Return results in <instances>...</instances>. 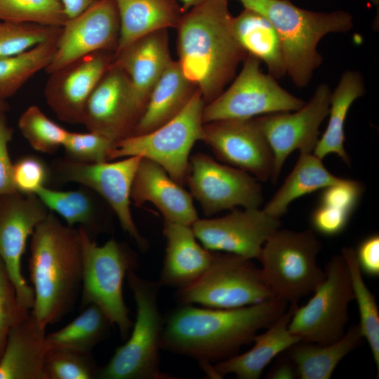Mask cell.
Listing matches in <instances>:
<instances>
[{"label":"cell","instance_id":"cell-1","mask_svg":"<svg viewBox=\"0 0 379 379\" xmlns=\"http://www.w3.org/2000/svg\"><path fill=\"white\" fill-rule=\"evenodd\" d=\"M274 297L262 302L230 309L180 305L165 318L161 349L191 357L206 371L237 354L258 331L267 328L287 309Z\"/></svg>","mask_w":379,"mask_h":379},{"label":"cell","instance_id":"cell-2","mask_svg":"<svg viewBox=\"0 0 379 379\" xmlns=\"http://www.w3.org/2000/svg\"><path fill=\"white\" fill-rule=\"evenodd\" d=\"M232 19L228 0H205L185 12L176 27L177 61L206 105L223 92L247 55Z\"/></svg>","mask_w":379,"mask_h":379},{"label":"cell","instance_id":"cell-3","mask_svg":"<svg viewBox=\"0 0 379 379\" xmlns=\"http://www.w3.org/2000/svg\"><path fill=\"white\" fill-rule=\"evenodd\" d=\"M28 266L34 293L30 311L46 328L71 311L81 293L82 254L79 228L62 224L50 212L31 236Z\"/></svg>","mask_w":379,"mask_h":379},{"label":"cell","instance_id":"cell-4","mask_svg":"<svg viewBox=\"0 0 379 379\" xmlns=\"http://www.w3.org/2000/svg\"><path fill=\"white\" fill-rule=\"evenodd\" d=\"M237 1L272 23L281 43L286 74L300 88L308 85L321 65L317 51L320 40L328 34L348 32L354 26L352 15L344 11H311L290 0Z\"/></svg>","mask_w":379,"mask_h":379},{"label":"cell","instance_id":"cell-5","mask_svg":"<svg viewBox=\"0 0 379 379\" xmlns=\"http://www.w3.org/2000/svg\"><path fill=\"white\" fill-rule=\"evenodd\" d=\"M136 305L131 335L117 347L108 362L99 367L98 379H173L160 368L164 318L159 307L161 287L157 281L139 277L135 270L126 274Z\"/></svg>","mask_w":379,"mask_h":379},{"label":"cell","instance_id":"cell-6","mask_svg":"<svg viewBox=\"0 0 379 379\" xmlns=\"http://www.w3.org/2000/svg\"><path fill=\"white\" fill-rule=\"evenodd\" d=\"M79 231L82 254L80 309L97 305L117 326L121 339L126 340L133 322L124 302L123 283L129 270L138 269V256L114 238L99 246L83 227H79Z\"/></svg>","mask_w":379,"mask_h":379},{"label":"cell","instance_id":"cell-7","mask_svg":"<svg viewBox=\"0 0 379 379\" xmlns=\"http://www.w3.org/2000/svg\"><path fill=\"white\" fill-rule=\"evenodd\" d=\"M321 249L313 230L278 229L268 237L258 260L262 277L275 297L297 303L320 286L326 278L317 262Z\"/></svg>","mask_w":379,"mask_h":379},{"label":"cell","instance_id":"cell-8","mask_svg":"<svg viewBox=\"0 0 379 379\" xmlns=\"http://www.w3.org/2000/svg\"><path fill=\"white\" fill-rule=\"evenodd\" d=\"M205 105L197 89L186 107L171 121L150 132L114 142L108 161L132 156L148 159L182 186L186 183L191 149L202 138Z\"/></svg>","mask_w":379,"mask_h":379},{"label":"cell","instance_id":"cell-9","mask_svg":"<svg viewBox=\"0 0 379 379\" xmlns=\"http://www.w3.org/2000/svg\"><path fill=\"white\" fill-rule=\"evenodd\" d=\"M274 297L251 260L228 253H219L200 279L175 293L180 305L219 309L255 305Z\"/></svg>","mask_w":379,"mask_h":379},{"label":"cell","instance_id":"cell-10","mask_svg":"<svg viewBox=\"0 0 379 379\" xmlns=\"http://www.w3.org/2000/svg\"><path fill=\"white\" fill-rule=\"evenodd\" d=\"M326 278L306 304L295 308L289 331L300 341L326 345L338 340L349 322L354 300L349 271L342 255L326 265Z\"/></svg>","mask_w":379,"mask_h":379},{"label":"cell","instance_id":"cell-11","mask_svg":"<svg viewBox=\"0 0 379 379\" xmlns=\"http://www.w3.org/2000/svg\"><path fill=\"white\" fill-rule=\"evenodd\" d=\"M241 69L231 85L203 112V122L246 119L300 109L306 102L283 88L269 73L260 69L261 61L247 54Z\"/></svg>","mask_w":379,"mask_h":379},{"label":"cell","instance_id":"cell-12","mask_svg":"<svg viewBox=\"0 0 379 379\" xmlns=\"http://www.w3.org/2000/svg\"><path fill=\"white\" fill-rule=\"evenodd\" d=\"M142 158L132 156L93 164L58 159L51 168V178L60 183L81 184L100 195L117 215L123 230L144 251L148 243L138 231L130 208L132 184Z\"/></svg>","mask_w":379,"mask_h":379},{"label":"cell","instance_id":"cell-13","mask_svg":"<svg viewBox=\"0 0 379 379\" xmlns=\"http://www.w3.org/2000/svg\"><path fill=\"white\" fill-rule=\"evenodd\" d=\"M251 174L198 153L190 159L186 179L206 216L237 206L260 208L262 187Z\"/></svg>","mask_w":379,"mask_h":379},{"label":"cell","instance_id":"cell-14","mask_svg":"<svg viewBox=\"0 0 379 379\" xmlns=\"http://www.w3.org/2000/svg\"><path fill=\"white\" fill-rule=\"evenodd\" d=\"M51 211L35 194L18 192L0 196V258L15 287L18 300L31 310L34 293L22 272V258L36 227Z\"/></svg>","mask_w":379,"mask_h":379},{"label":"cell","instance_id":"cell-15","mask_svg":"<svg viewBox=\"0 0 379 379\" xmlns=\"http://www.w3.org/2000/svg\"><path fill=\"white\" fill-rule=\"evenodd\" d=\"M331 91L319 84L309 102L300 109L256 117L274 157L272 180L277 182L288 156L298 149L312 152L319 140V128L328 114Z\"/></svg>","mask_w":379,"mask_h":379},{"label":"cell","instance_id":"cell-16","mask_svg":"<svg viewBox=\"0 0 379 379\" xmlns=\"http://www.w3.org/2000/svg\"><path fill=\"white\" fill-rule=\"evenodd\" d=\"M201 140L221 161L260 181L271 179L273 153L256 117L204 123Z\"/></svg>","mask_w":379,"mask_h":379},{"label":"cell","instance_id":"cell-17","mask_svg":"<svg viewBox=\"0 0 379 379\" xmlns=\"http://www.w3.org/2000/svg\"><path fill=\"white\" fill-rule=\"evenodd\" d=\"M280 226V218L252 208H234L216 218H199L192 228L197 239L210 251L258 260L265 242Z\"/></svg>","mask_w":379,"mask_h":379},{"label":"cell","instance_id":"cell-18","mask_svg":"<svg viewBox=\"0 0 379 379\" xmlns=\"http://www.w3.org/2000/svg\"><path fill=\"white\" fill-rule=\"evenodd\" d=\"M119 35L120 20L115 0H99L69 18L62 27L54 57L45 70L51 74L96 52L115 53Z\"/></svg>","mask_w":379,"mask_h":379},{"label":"cell","instance_id":"cell-19","mask_svg":"<svg viewBox=\"0 0 379 379\" xmlns=\"http://www.w3.org/2000/svg\"><path fill=\"white\" fill-rule=\"evenodd\" d=\"M138 120L129 79L113 61L86 103L82 124L116 142L131 135Z\"/></svg>","mask_w":379,"mask_h":379},{"label":"cell","instance_id":"cell-20","mask_svg":"<svg viewBox=\"0 0 379 379\" xmlns=\"http://www.w3.org/2000/svg\"><path fill=\"white\" fill-rule=\"evenodd\" d=\"M114 59V53L100 51L79 58L49 74L46 101L62 121L82 124L86 103Z\"/></svg>","mask_w":379,"mask_h":379},{"label":"cell","instance_id":"cell-21","mask_svg":"<svg viewBox=\"0 0 379 379\" xmlns=\"http://www.w3.org/2000/svg\"><path fill=\"white\" fill-rule=\"evenodd\" d=\"M173 60L168 29L149 34L114 53V62L129 79L138 119L152 90Z\"/></svg>","mask_w":379,"mask_h":379},{"label":"cell","instance_id":"cell-22","mask_svg":"<svg viewBox=\"0 0 379 379\" xmlns=\"http://www.w3.org/2000/svg\"><path fill=\"white\" fill-rule=\"evenodd\" d=\"M135 206L152 203L164 221L192 226L198 219L192 196L158 164L142 158L131 192Z\"/></svg>","mask_w":379,"mask_h":379},{"label":"cell","instance_id":"cell-23","mask_svg":"<svg viewBox=\"0 0 379 379\" xmlns=\"http://www.w3.org/2000/svg\"><path fill=\"white\" fill-rule=\"evenodd\" d=\"M166 253L159 283L183 289L200 279L213 265L218 253L201 246L192 226L164 221Z\"/></svg>","mask_w":379,"mask_h":379},{"label":"cell","instance_id":"cell-24","mask_svg":"<svg viewBox=\"0 0 379 379\" xmlns=\"http://www.w3.org/2000/svg\"><path fill=\"white\" fill-rule=\"evenodd\" d=\"M297 303H291L286 310L260 334H256L254 345L247 352L235 354L211 366L206 371L213 378L234 374L239 379H258L265 368L281 352L300 341L288 329Z\"/></svg>","mask_w":379,"mask_h":379},{"label":"cell","instance_id":"cell-25","mask_svg":"<svg viewBox=\"0 0 379 379\" xmlns=\"http://www.w3.org/2000/svg\"><path fill=\"white\" fill-rule=\"evenodd\" d=\"M45 331L31 311L11 329L0 359V379H46Z\"/></svg>","mask_w":379,"mask_h":379},{"label":"cell","instance_id":"cell-26","mask_svg":"<svg viewBox=\"0 0 379 379\" xmlns=\"http://www.w3.org/2000/svg\"><path fill=\"white\" fill-rule=\"evenodd\" d=\"M197 89L178 61L173 60L152 90L131 135L150 132L171 121L186 107Z\"/></svg>","mask_w":379,"mask_h":379},{"label":"cell","instance_id":"cell-27","mask_svg":"<svg viewBox=\"0 0 379 379\" xmlns=\"http://www.w3.org/2000/svg\"><path fill=\"white\" fill-rule=\"evenodd\" d=\"M120 35L115 53L152 32L175 28L184 14L175 0H115Z\"/></svg>","mask_w":379,"mask_h":379},{"label":"cell","instance_id":"cell-28","mask_svg":"<svg viewBox=\"0 0 379 379\" xmlns=\"http://www.w3.org/2000/svg\"><path fill=\"white\" fill-rule=\"evenodd\" d=\"M365 92V81L359 72H343L331 92L328 125L313 150L317 157L323 159L329 154H335L350 165V159L344 146L345 119L352 105Z\"/></svg>","mask_w":379,"mask_h":379},{"label":"cell","instance_id":"cell-29","mask_svg":"<svg viewBox=\"0 0 379 379\" xmlns=\"http://www.w3.org/2000/svg\"><path fill=\"white\" fill-rule=\"evenodd\" d=\"M35 194L51 212L61 216L68 226L78 225L93 239L111 229L109 218L99 207L92 190L87 187L62 191L44 186Z\"/></svg>","mask_w":379,"mask_h":379},{"label":"cell","instance_id":"cell-30","mask_svg":"<svg viewBox=\"0 0 379 379\" xmlns=\"http://www.w3.org/2000/svg\"><path fill=\"white\" fill-rule=\"evenodd\" d=\"M235 38L247 54L263 62L275 79L286 74L281 43L272 23L262 15L245 8L232 19Z\"/></svg>","mask_w":379,"mask_h":379},{"label":"cell","instance_id":"cell-31","mask_svg":"<svg viewBox=\"0 0 379 379\" xmlns=\"http://www.w3.org/2000/svg\"><path fill=\"white\" fill-rule=\"evenodd\" d=\"M363 335L359 325L348 328L337 341L320 345L300 341L289 350V358L300 379H329L339 362L359 346Z\"/></svg>","mask_w":379,"mask_h":379},{"label":"cell","instance_id":"cell-32","mask_svg":"<svg viewBox=\"0 0 379 379\" xmlns=\"http://www.w3.org/2000/svg\"><path fill=\"white\" fill-rule=\"evenodd\" d=\"M341 179L328 171L322 159L314 153L300 152L293 169L262 209L272 216L281 218L296 199L337 183Z\"/></svg>","mask_w":379,"mask_h":379},{"label":"cell","instance_id":"cell-33","mask_svg":"<svg viewBox=\"0 0 379 379\" xmlns=\"http://www.w3.org/2000/svg\"><path fill=\"white\" fill-rule=\"evenodd\" d=\"M60 329L46 335L48 346L92 352L109 335L112 323L97 305L91 304Z\"/></svg>","mask_w":379,"mask_h":379},{"label":"cell","instance_id":"cell-34","mask_svg":"<svg viewBox=\"0 0 379 379\" xmlns=\"http://www.w3.org/2000/svg\"><path fill=\"white\" fill-rule=\"evenodd\" d=\"M58 36L23 52L0 57V100L13 96L32 76L46 69L54 57Z\"/></svg>","mask_w":379,"mask_h":379},{"label":"cell","instance_id":"cell-35","mask_svg":"<svg viewBox=\"0 0 379 379\" xmlns=\"http://www.w3.org/2000/svg\"><path fill=\"white\" fill-rule=\"evenodd\" d=\"M350 274L351 286L359 314V327L368 343L377 370H379V312L373 293L365 284L358 266L355 249L344 247L341 253Z\"/></svg>","mask_w":379,"mask_h":379},{"label":"cell","instance_id":"cell-36","mask_svg":"<svg viewBox=\"0 0 379 379\" xmlns=\"http://www.w3.org/2000/svg\"><path fill=\"white\" fill-rule=\"evenodd\" d=\"M68 19L62 0H0V20L61 27Z\"/></svg>","mask_w":379,"mask_h":379},{"label":"cell","instance_id":"cell-37","mask_svg":"<svg viewBox=\"0 0 379 379\" xmlns=\"http://www.w3.org/2000/svg\"><path fill=\"white\" fill-rule=\"evenodd\" d=\"M98 369L92 352L48 346L44 357L46 379H95Z\"/></svg>","mask_w":379,"mask_h":379},{"label":"cell","instance_id":"cell-38","mask_svg":"<svg viewBox=\"0 0 379 379\" xmlns=\"http://www.w3.org/2000/svg\"><path fill=\"white\" fill-rule=\"evenodd\" d=\"M18 128L33 149L46 154H53L62 147L69 132L36 105L29 106L20 115Z\"/></svg>","mask_w":379,"mask_h":379},{"label":"cell","instance_id":"cell-39","mask_svg":"<svg viewBox=\"0 0 379 379\" xmlns=\"http://www.w3.org/2000/svg\"><path fill=\"white\" fill-rule=\"evenodd\" d=\"M61 27L0 20V57L23 52L53 39Z\"/></svg>","mask_w":379,"mask_h":379},{"label":"cell","instance_id":"cell-40","mask_svg":"<svg viewBox=\"0 0 379 379\" xmlns=\"http://www.w3.org/2000/svg\"><path fill=\"white\" fill-rule=\"evenodd\" d=\"M115 142L94 133L69 131L62 145L66 159L79 163L93 164L108 161V153Z\"/></svg>","mask_w":379,"mask_h":379},{"label":"cell","instance_id":"cell-41","mask_svg":"<svg viewBox=\"0 0 379 379\" xmlns=\"http://www.w3.org/2000/svg\"><path fill=\"white\" fill-rule=\"evenodd\" d=\"M29 312L20 305L15 287L0 258V359L11 329Z\"/></svg>","mask_w":379,"mask_h":379},{"label":"cell","instance_id":"cell-42","mask_svg":"<svg viewBox=\"0 0 379 379\" xmlns=\"http://www.w3.org/2000/svg\"><path fill=\"white\" fill-rule=\"evenodd\" d=\"M51 178V168L36 156H24L13 164V185L22 195L35 194L41 187L47 186Z\"/></svg>","mask_w":379,"mask_h":379},{"label":"cell","instance_id":"cell-43","mask_svg":"<svg viewBox=\"0 0 379 379\" xmlns=\"http://www.w3.org/2000/svg\"><path fill=\"white\" fill-rule=\"evenodd\" d=\"M364 191V185L359 181L342 178L338 182L322 189L319 204L353 214Z\"/></svg>","mask_w":379,"mask_h":379},{"label":"cell","instance_id":"cell-44","mask_svg":"<svg viewBox=\"0 0 379 379\" xmlns=\"http://www.w3.org/2000/svg\"><path fill=\"white\" fill-rule=\"evenodd\" d=\"M352 214L334 207L318 204L311 215L312 230L325 237L340 234L347 228Z\"/></svg>","mask_w":379,"mask_h":379},{"label":"cell","instance_id":"cell-45","mask_svg":"<svg viewBox=\"0 0 379 379\" xmlns=\"http://www.w3.org/2000/svg\"><path fill=\"white\" fill-rule=\"evenodd\" d=\"M13 128L6 116L0 117V196L17 192L13 182V163L8 153V143L12 140Z\"/></svg>","mask_w":379,"mask_h":379},{"label":"cell","instance_id":"cell-46","mask_svg":"<svg viewBox=\"0 0 379 379\" xmlns=\"http://www.w3.org/2000/svg\"><path fill=\"white\" fill-rule=\"evenodd\" d=\"M358 266L362 274L379 276V235L373 234L362 239L355 249Z\"/></svg>","mask_w":379,"mask_h":379},{"label":"cell","instance_id":"cell-47","mask_svg":"<svg viewBox=\"0 0 379 379\" xmlns=\"http://www.w3.org/2000/svg\"><path fill=\"white\" fill-rule=\"evenodd\" d=\"M298 377L295 366L293 361L284 359L278 361L267 374V378L271 379H294Z\"/></svg>","mask_w":379,"mask_h":379},{"label":"cell","instance_id":"cell-48","mask_svg":"<svg viewBox=\"0 0 379 379\" xmlns=\"http://www.w3.org/2000/svg\"><path fill=\"white\" fill-rule=\"evenodd\" d=\"M99 0H62L69 18H73Z\"/></svg>","mask_w":379,"mask_h":379},{"label":"cell","instance_id":"cell-49","mask_svg":"<svg viewBox=\"0 0 379 379\" xmlns=\"http://www.w3.org/2000/svg\"><path fill=\"white\" fill-rule=\"evenodd\" d=\"M205 0H180L181 2L180 5L184 12L187 11L191 8L202 3Z\"/></svg>","mask_w":379,"mask_h":379},{"label":"cell","instance_id":"cell-50","mask_svg":"<svg viewBox=\"0 0 379 379\" xmlns=\"http://www.w3.org/2000/svg\"><path fill=\"white\" fill-rule=\"evenodd\" d=\"M9 109V105L6 100H0V117L4 115Z\"/></svg>","mask_w":379,"mask_h":379},{"label":"cell","instance_id":"cell-51","mask_svg":"<svg viewBox=\"0 0 379 379\" xmlns=\"http://www.w3.org/2000/svg\"><path fill=\"white\" fill-rule=\"evenodd\" d=\"M371 4L374 5L375 6H378L379 4V0H367Z\"/></svg>","mask_w":379,"mask_h":379}]
</instances>
